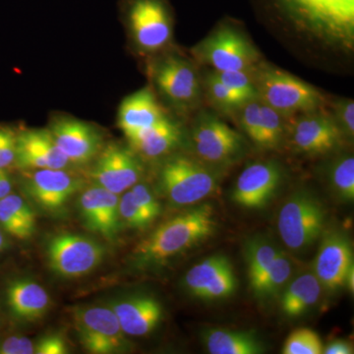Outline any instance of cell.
I'll return each instance as SVG.
<instances>
[{
    "label": "cell",
    "mask_w": 354,
    "mask_h": 354,
    "mask_svg": "<svg viewBox=\"0 0 354 354\" xmlns=\"http://www.w3.org/2000/svg\"><path fill=\"white\" fill-rule=\"evenodd\" d=\"M354 266H351V269L348 270V274H346V283L344 288H348L349 291L353 292L354 290Z\"/></svg>",
    "instance_id": "obj_43"
},
{
    "label": "cell",
    "mask_w": 354,
    "mask_h": 354,
    "mask_svg": "<svg viewBox=\"0 0 354 354\" xmlns=\"http://www.w3.org/2000/svg\"><path fill=\"white\" fill-rule=\"evenodd\" d=\"M213 207L202 204L165 221L135 249V259L143 266L169 259L208 239L215 232Z\"/></svg>",
    "instance_id": "obj_1"
},
{
    "label": "cell",
    "mask_w": 354,
    "mask_h": 354,
    "mask_svg": "<svg viewBox=\"0 0 354 354\" xmlns=\"http://www.w3.org/2000/svg\"><path fill=\"white\" fill-rule=\"evenodd\" d=\"M322 286L315 274H304L295 279L281 297V309L288 317L302 315L318 301Z\"/></svg>",
    "instance_id": "obj_27"
},
{
    "label": "cell",
    "mask_w": 354,
    "mask_h": 354,
    "mask_svg": "<svg viewBox=\"0 0 354 354\" xmlns=\"http://www.w3.org/2000/svg\"><path fill=\"white\" fill-rule=\"evenodd\" d=\"M165 116L153 91L150 88H143L121 102L118 124L128 137L155 124Z\"/></svg>",
    "instance_id": "obj_22"
},
{
    "label": "cell",
    "mask_w": 354,
    "mask_h": 354,
    "mask_svg": "<svg viewBox=\"0 0 354 354\" xmlns=\"http://www.w3.org/2000/svg\"><path fill=\"white\" fill-rule=\"evenodd\" d=\"M121 329L130 337L150 334L162 320L160 302L150 295H136L118 300L111 304Z\"/></svg>",
    "instance_id": "obj_21"
},
{
    "label": "cell",
    "mask_w": 354,
    "mask_h": 354,
    "mask_svg": "<svg viewBox=\"0 0 354 354\" xmlns=\"http://www.w3.org/2000/svg\"><path fill=\"white\" fill-rule=\"evenodd\" d=\"M193 145L198 157L211 164L225 162L241 152V135L215 116H205L193 130Z\"/></svg>",
    "instance_id": "obj_16"
},
{
    "label": "cell",
    "mask_w": 354,
    "mask_h": 354,
    "mask_svg": "<svg viewBox=\"0 0 354 354\" xmlns=\"http://www.w3.org/2000/svg\"><path fill=\"white\" fill-rule=\"evenodd\" d=\"M335 122L344 134L353 138L354 135V102L353 100H342L335 104Z\"/></svg>",
    "instance_id": "obj_38"
},
{
    "label": "cell",
    "mask_w": 354,
    "mask_h": 354,
    "mask_svg": "<svg viewBox=\"0 0 354 354\" xmlns=\"http://www.w3.org/2000/svg\"><path fill=\"white\" fill-rule=\"evenodd\" d=\"M35 353L65 354L68 353V348L64 337L58 334H50L44 335L35 344Z\"/></svg>",
    "instance_id": "obj_39"
},
{
    "label": "cell",
    "mask_w": 354,
    "mask_h": 354,
    "mask_svg": "<svg viewBox=\"0 0 354 354\" xmlns=\"http://www.w3.org/2000/svg\"><path fill=\"white\" fill-rule=\"evenodd\" d=\"M291 272H292V266L290 260L281 251L276 259L272 261L267 272L263 274L262 278L251 288L256 297L261 298L274 297L288 283Z\"/></svg>",
    "instance_id": "obj_29"
},
{
    "label": "cell",
    "mask_w": 354,
    "mask_h": 354,
    "mask_svg": "<svg viewBox=\"0 0 354 354\" xmlns=\"http://www.w3.org/2000/svg\"><path fill=\"white\" fill-rule=\"evenodd\" d=\"M0 225L7 234L27 241L36 232V215L22 197L10 193L0 199Z\"/></svg>",
    "instance_id": "obj_26"
},
{
    "label": "cell",
    "mask_w": 354,
    "mask_h": 354,
    "mask_svg": "<svg viewBox=\"0 0 354 354\" xmlns=\"http://www.w3.org/2000/svg\"><path fill=\"white\" fill-rule=\"evenodd\" d=\"M35 342L29 337L14 335L0 342V354H34Z\"/></svg>",
    "instance_id": "obj_40"
},
{
    "label": "cell",
    "mask_w": 354,
    "mask_h": 354,
    "mask_svg": "<svg viewBox=\"0 0 354 354\" xmlns=\"http://www.w3.org/2000/svg\"><path fill=\"white\" fill-rule=\"evenodd\" d=\"M46 252L51 271L62 278L75 279L101 265L106 249L85 235L62 232L50 237Z\"/></svg>",
    "instance_id": "obj_6"
},
{
    "label": "cell",
    "mask_w": 354,
    "mask_h": 354,
    "mask_svg": "<svg viewBox=\"0 0 354 354\" xmlns=\"http://www.w3.org/2000/svg\"><path fill=\"white\" fill-rule=\"evenodd\" d=\"M128 26L140 50H160L171 38V20L162 0H134L128 10Z\"/></svg>",
    "instance_id": "obj_9"
},
{
    "label": "cell",
    "mask_w": 354,
    "mask_h": 354,
    "mask_svg": "<svg viewBox=\"0 0 354 354\" xmlns=\"http://www.w3.org/2000/svg\"><path fill=\"white\" fill-rule=\"evenodd\" d=\"M130 191L147 221L150 223L155 221L160 216L162 209L150 188L146 184L137 183L130 188Z\"/></svg>",
    "instance_id": "obj_36"
},
{
    "label": "cell",
    "mask_w": 354,
    "mask_h": 354,
    "mask_svg": "<svg viewBox=\"0 0 354 354\" xmlns=\"http://www.w3.org/2000/svg\"><path fill=\"white\" fill-rule=\"evenodd\" d=\"M153 82L174 106H185L196 101L200 86L196 71L183 58L169 55L158 60L152 69Z\"/></svg>",
    "instance_id": "obj_15"
},
{
    "label": "cell",
    "mask_w": 354,
    "mask_h": 354,
    "mask_svg": "<svg viewBox=\"0 0 354 354\" xmlns=\"http://www.w3.org/2000/svg\"><path fill=\"white\" fill-rule=\"evenodd\" d=\"M325 221L326 209L320 200L307 191H297L279 211V236L288 249L300 252L313 245L322 235Z\"/></svg>",
    "instance_id": "obj_3"
},
{
    "label": "cell",
    "mask_w": 354,
    "mask_h": 354,
    "mask_svg": "<svg viewBox=\"0 0 354 354\" xmlns=\"http://www.w3.org/2000/svg\"><path fill=\"white\" fill-rule=\"evenodd\" d=\"M90 174L97 185L120 195L138 183L142 165L132 151L113 143L102 149Z\"/></svg>",
    "instance_id": "obj_10"
},
{
    "label": "cell",
    "mask_w": 354,
    "mask_h": 354,
    "mask_svg": "<svg viewBox=\"0 0 354 354\" xmlns=\"http://www.w3.org/2000/svg\"><path fill=\"white\" fill-rule=\"evenodd\" d=\"M84 181L66 169H36L27 177L24 187L38 206L50 213L64 209L71 197L82 189Z\"/></svg>",
    "instance_id": "obj_14"
},
{
    "label": "cell",
    "mask_w": 354,
    "mask_h": 354,
    "mask_svg": "<svg viewBox=\"0 0 354 354\" xmlns=\"http://www.w3.org/2000/svg\"><path fill=\"white\" fill-rule=\"evenodd\" d=\"M120 195L101 186L88 188L78 201L85 227L109 241H115L120 230Z\"/></svg>",
    "instance_id": "obj_18"
},
{
    "label": "cell",
    "mask_w": 354,
    "mask_h": 354,
    "mask_svg": "<svg viewBox=\"0 0 354 354\" xmlns=\"http://www.w3.org/2000/svg\"><path fill=\"white\" fill-rule=\"evenodd\" d=\"M330 183L342 202L354 200V158L351 156L335 160L330 169Z\"/></svg>",
    "instance_id": "obj_31"
},
{
    "label": "cell",
    "mask_w": 354,
    "mask_h": 354,
    "mask_svg": "<svg viewBox=\"0 0 354 354\" xmlns=\"http://www.w3.org/2000/svg\"><path fill=\"white\" fill-rule=\"evenodd\" d=\"M325 354H353V348L351 342L344 339H335L330 342L326 348H323Z\"/></svg>",
    "instance_id": "obj_41"
},
{
    "label": "cell",
    "mask_w": 354,
    "mask_h": 354,
    "mask_svg": "<svg viewBox=\"0 0 354 354\" xmlns=\"http://www.w3.org/2000/svg\"><path fill=\"white\" fill-rule=\"evenodd\" d=\"M6 247V237H4V234H2L1 230H0V252H1L2 250H4Z\"/></svg>",
    "instance_id": "obj_44"
},
{
    "label": "cell",
    "mask_w": 354,
    "mask_h": 354,
    "mask_svg": "<svg viewBox=\"0 0 354 354\" xmlns=\"http://www.w3.org/2000/svg\"><path fill=\"white\" fill-rule=\"evenodd\" d=\"M12 191V183L10 177L4 169H0V199L10 194Z\"/></svg>",
    "instance_id": "obj_42"
},
{
    "label": "cell",
    "mask_w": 354,
    "mask_h": 354,
    "mask_svg": "<svg viewBox=\"0 0 354 354\" xmlns=\"http://www.w3.org/2000/svg\"><path fill=\"white\" fill-rule=\"evenodd\" d=\"M300 22L328 39L353 44L354 0H283Z\"/></svg>",
    "instance_id": "obj_5"
},
{
    "label": "cell",
    "mask_w": 354,
    "mask_h": 354,
    "mask_svg": "<svg viewBox=\"0 0 354 354\" xmlns=\"http://www.w3.org/2000/svg\"><path fill=\"white\" fill-rule=\"evenodd\" d=\"M207 87H208L209 94L211 95L212 100L221 108L234 109L241 108L245 104V102L241 97L234 94L225 84L221 82L218 76L216 75L215 72L207 78Z\"/></svg>",
    "instance_id": "obj_34"
},
{
    "label": "cell",
    "mask_w": 354,
    "mask_h": 354,
    "mask_svg": "<svg viewBox=\"0 0 354 354\" xmlns=\"http://www.w3.org/2000/svg\"><path fill=\"white\" fill-rule=\"evenodd\" d=\"M279 252V249L264 239H254L247 242L245 257L251 288L262 278Z\"/></svg>",
    "instance_id": "obj_28"
},
{
    "label": "cell",
    "mask_w": 354,
    "mask_h": 354,
    "mask_svg": "<svg viewBox=\"0 0 354 354\" xmlns=\"http://www.w3.org/2000/svg\"><path fill=\"white\" fill-rule=\"evenodd\" d=\"M281 171L274 162H255L239 174L232 191V201L249 209L265 208L276 194Z\"/></svg>",
    "instance_id": "obj_17"
},
{
    "label": "cell",
    "mask_w": 354,
    "mask_h": 354,
    "mask_svg": "<svg viewBox=\"0 0 354 354\" xmlns=\"http://www.w3.org/2000/svg\"><path fill=\"white\" fill-rule=\"evenodd\" d=\"M351 266L353 246L348 235L339 230L326 232L314 261V274L322 290L335 292L344 288Z\"/></svg>",
    "instance_id": "obj_12"
},
{
    "label": "cell",
    "mask_w": 354,
    "mask_h": 354,
    "mask_svg": "<svg viewBox=\"0 0 354 354\" xmlns=\"http://www.w3.org/2000/svg\"><path fill=\"white\" fill-rule=\"evenodd\" d=\"M202 341L212 354L264 353V346L257 335L247 330L207 329L202 333Z\"/></svg>",
    "instance_id": "obj_25"
},
{
    "label": "cell",
    "mask_w": 354,
    "mask_h": 354,
    "mask_svg": "<svg viewBox=\"0 0 354 354\" xmlns=\"http://www.w3.org/2000/svg\"><path fill=\"white\" fill-rule=\"evenodd\" d=\"M15 162L23 169H67L71 165L48 129H27L17 134Z\"/></svg>",
    "instance_id": "obj_19"
},
{
    "label": "cell",
    "mask_w": 354,
    "mask_h": 354,
    "mask_svg": "<svg viewBox=\"0 0 354 354\" xmlns=\"http://www.w3.org/2000/svg\"><path fill=\"white\" fill-rule=\"evenodd\" d=\"M72 319L79 341L88 353L113 354L127 351V335L111 307H75Z\"/></svg>",
    "instance_id": "obj_7"
},
{
    "label": "cell",
    "mask_w": 354,
    "mask_h": 354,
    "mask_svg": "<svg viewBox=\"0 0 354 354\" xmlns=\"http://www.w3.org/2000/svg\"><path fill=\"white\" fill-rule=\"evenodd\" d=\"M48 130L59 150L72 165H87L102 151L101 133L86 121L62 116L55 118Z\"/></svg>",
    "instance_id": "obj_11"
},
{
    "label": "cell",
    "mask_w": 354,
    "mask_h": 354,
    "mask_svg": "<svg viewBox=\"0 0 354 354\" xmlns=\"http://www.w3.org/2000/svg\"><path fill=\"white\" fill-rule=\"evenodd\" d=\"M283 131H285V124H283V115L262 102L259 128H258L257 137L254 143L261 148H276L283 138Z\"/></svg>",
    "instance_id": "obj_30"
},
{
    "label": "cell",
    "mask_w": 354,
    "mask_h": 354,
    "mask_svg": "<svg viewBox=\"0 0 354 354\" xmlns=\"http://www.w3.org/2000/svg\"><path fill=\"white\" fill-rule=\"evenodd\" d=\"M323 344L320 337L313 330L298 329L293 330L283 344V354H321Z\"/></svg>",
    "instance_id": "obj_32"
},
{
    "label": "cell",
    "mask_w": 354,
    "mask_h": 354,
    "mask_svg": "<svg viewBox=\"0 0 354 354\" xmlns=\"http://www.w3.org/2000/svg\"><path fill=\"white\" fill-rule=\"evenodd\" d=\"M254 83L260 101L283 116L312 113L323 102V95L315 88L272 67L258 69Z\"/></svg>",
    "instance_id": "obj_2"
},
{
    "label": "cell",
    "mask_w": 354,
    "mask_h": 354,
    "mask_svg": "<svg viewBox=\"0 0 354 354\" xmlns=\"http://www.w3.org/2000/svg\"><path fill=\"white\" fill-rule=\"evenodd\" d=\"M127 138L135 152L145 158H156L171 152L178 144L180 130L176 123L165 116L155 124Z\"/></svg>",
    "instance_id": "obj_24"
},
{
    "label": "cell",
    "mask_w": 354,
    "mask_h": 354,
    "mask_svg": "<svg viewBox=\"0 0 354 354\" xmlns=\"http://www.w3.org/2000/svg\"><path fill=\"white\" fill-rule=\"evenodd\" d=\"M17 134L10 128H0V169L15 162Z\"/></svg>",
    "instance_id": "obj_37"
},
{
    "label": "cell",
    "mask_w": 354,
    "mask_h": 354,
    "mask_svg": "<svg viewBox=\"0 0 354 354\" xmlns=\"http://www.w3.org/2000/svg\"><path fill=\"white\" fill-rule=\"evenodd\" d=\"M342 130L335 120L321 113H306L291 127V141L297 150L307 153H323L341 142Z\"/></svg>",
    "instance_id": "obj_20"
},
{
    "label": "cell",
    "mask_w": 354,
    "mask_h": 354,
    "mask_svg": "<svg viewBox=\"0 0 354 354\" xmlns=\"http://www.w3.org/2000/svg\"><path fill=\"white\" fill-rule=\"evenodd\" d=\"M215 74L221 82L234 94L241 97L244 102H247L257 97V90L254 79L249 76L248 71H215Z\"/></svg>",
    "instance_id": "obj_33"
},
{
    "label": "cell",
    "mask_w": 354,
    "mask_h": 354,
    "mask_svg": "<svg viewBox=\"0 0 354 354\" xmlns=\"http://www.w3.org/2000/svg\"><path fill=\"white\" fill-rule=\"evenodd\" d=\"M184 285L191 295L200 299H225L236 290V278L227 256L214 255L193 266Z\"/></svg>",
    "instance_id": "obj_13"
},
{
    "label": "cell",
    "mask_w": 354,
    "mask_h": 354,
    "mask_svg": "<svg viewBox=\"0 0 354 354\" xmlns=\"http://www.w3.org/2000/svg\"><path fill=\"white\" fill-rule=\"evenodd\" d=\"M198 59L215 71H248L259 59L252 44L236 30L221 28L209 35L193 50Z\"/></svg>",
    "instance_id": "obj_8"
},
{
    "label": "cell",
    "mask_w": 354,
    "mask_h": 354,
    "mask_svg": "<svg viewBox=\"0 0 354 354\" xmlns=\"http://www.w3.org/2000/svg\"><path fill=\"white\" fill-rule=\"evenodd\" d=\"M118 208H120L121 221H124L128 227L142 230L150 225L133 198L131 191L127 190L123 193L122 197L120 198Z\"/></svg>",
    "instance_id": "obj_35"
},
{
    "label": "cell",
    "mask_w": 354,
    "mask_h": 354,
    "mask_svg": "<svg viewBox=\"0 0 354 354\" xmlns=\"http://www.w3.org/2000/svg\"><path fill=\"white\" fill-rule=\"evenodd\" d=\"M160 185L172 204L192 206L215 192L218 176L196 160L176 156L162 165Z\"/></svg>",
    "instance_id": "obj_4"
},
{
    "label": "cell",
    "mask_w": 354,
    "mask_h": 354,
    "mask_svg": "<svg viewBox=\"0 0 354 354\" xmlns=\"http://www.w3.org/2000/svg\"><path fill=\"white\" fill-rule=\"evenodd\" d=\"M6 302L16 319L32 322L46 313L50 299L48 293L38 283L21 279L7 286Z\"/></svg>",
    "instance_id": "obj_23"
}]
</instances>
